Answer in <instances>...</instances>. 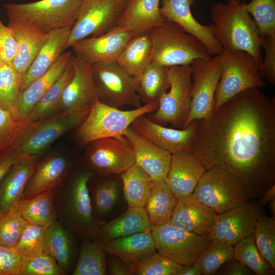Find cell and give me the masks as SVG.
<instances>
[{
    "label": "cell",
    "instance_id": "6da1fadb",
    "mask_svg": "<svg viewBox=\"0 0 275 275\" xmlns=\"http://www.w3.org/2000/svg\"><path fill=\"white\" fill-rule=\"evenodd\" d=\"M194 154L206 169L217 167L258 199L275 185V101L254 88L197 120Z\"/></svg>",
    "mask_w": 275,
    "mask_h": 275
},
{
    "label": "cell",
    "instance_id": "7a4b0ae2",
    "mask_svg": "<svg viewBox=\"0 0 275 275\" xmlns=\"http://www.w3.org/2000/svg\"><path fill=\"white\" fill-rule=\"evenodd\" d=\"M94 174L77 168L54 189L57 219L80 241L94 239L100 226L95 219L88 187Z\"/></svg>",
    "mask_w": 275,
    "mask_h": 275
},
{
    "label": "cell",
    "instance_id": "3957f363",
    "mask_svg": "<svg viewBox=\"0 0 275 275\" xmlns=\"http://www.w3.org/2000/svg\"><path fill=\"white\" fill-rule=\"evenodd\" d=\"M210 18L214 36L224 50L245 51L260 66L263 59L262 39L245 4L235 1L216 3L211 7Z\"/></svg>",
    "mask_w": 275,
    "mask_h": 275
},
{
    "label": "cell",
    "instance_id": "277c9868",
    "mask_svg": "<svg viewBox=\"0 0 275 275\" xmlns=\"http://www.w3.org/2000/svg\"><path fill=\"white\" fill-rule=\"evenodd\" d=\"M147 33L152 43L151 62L170 67L212 58L201 41L174 22L167 20Z\"/></svg>",
    "mask_w": 275,
    "mask_h": 275
},
{
    "label": "cell",
    "instance_id": "5b68a950",
    "mask_svg": "<svg viewBox=\"0 0 275 275\" xmlns=\"http://www.w3.org/2000/svg\"><path fill=\"white\" fill-rule=\"evenodd\" d=\"M90 108L61 112L43 119L28 122L20 133L13 150L22 159L41 157L61 136L78 127Z\"/></svg>",
    "mask_w": 275,
    "mask_h": 275
},
{
    "label": "cell",
    "instance_id": "8992f818",
    "mask_svg": "<svg viewBox=\"0 0 275 275\" xmlns=\"http://www.w3.org/2000/svg\"><path fill=\"white\" fill-rule=\"evenodd\" d=\"M158 106V102H154L123 111L96 99L84 121L76 128V141L81 146H85L97 139L123 136L135 119L155 111Z\"/></svg>",
    "mask_w": 275,
    "mask_h": 275
},
{
    "label": "cell",
    "instance_id": "52a82bcc",
    "mask_svg": "<svg viewBox=\"0 0 275 275\" xmlns=\"http://www.w3.org/2000/svg\"><path fill=\"white\" fill-rule=\"evenodd\" d=\"M82 0H39L27 3H7L4 6L8 23L31 24L47 34L72 26Z\"/></svg>",
    "mask_w": 275,
    "mask_h": 275
},
{
    "label": "cell",
    "instance_id": "ba28073f",
    "mask_svg": "<svg viewBox=\"0 0 275 275\" xmlns=\"http://www.w3.org/2000/svg\"><path fill=\"white\" fill-rule=\"evenodd\" d=\"M192 196L217 214L244 205L252 199L242 181L217 167L206 170Z\"/></svg>",
    "mask_w": 275,
    "mask_h": 275
},
{
    "label": "cell",
    "instance_id": "9c48e42d",
    "mask_svg": "<svg viewBox=\"0 0 275 275\" xmlns=\"http://www.w3.org/2000/svg\"><path fill=\"white\" fill-rule=\"evenodd\" d=\"M222 73L214 98L213 110L239 93L265 85L254 58L243 50H224Z\"/></svg>",
    "mask_w": 275,
    "mask_h": 275
},
{
    "label": "cell",
    "instance_id": "30bf717a",
    "mask_svg": "<svg viewBox=\"0 0 275 275\" xmlns=\"http://www.w3.org/2000/svg\"><path fill=\"white\" fill-rule=\"evenodd\" d=\"M170 90L158 102L157 109L149 113L152 122L166 126L170 124L178 129L184 128L190 110L191 102V66H175L168 67Z\"/></svg>",
    "mask_w": 275,
    "mask_h": 275
},
{
    "label": "cell",
    "instance_id": "8fae6325",
    "mask_svg": "<svg viewBox=\"0 0 275 275\" xmlns=\"http://www.w3.org/2000/svg\"><path fill=\"white\" fill-rule=\"evenodd\" d=\"M92 68L100 102L119 108L126 105L135 108L142 106L138 82L117 62L95 63Z\"/></svg>",
    "mask_w": 275,
    "mask_h": 275
},
{
    "label": "cell",
    "instance_id": "7c38bea8",
    "mask_svg": "<svg viewBox=\"0 0 275 275\" xmlns=\"http://www.w3.org/2000/svg\"><path fill=\"white\" fill-rule=\"evenodd\" d=\"M126 3L124 0H82L65 50L82 39L102 35L116 26Z\"/></svg>",
    "mask_w": 275,
    "mask_h": 275
},
{
    "label": "cell",
    "instance_id": "4fadbf2b",
    "mask_svg": "<svg viewBox=\"0 0 275 275\" xmlns=\"http://www.w3.org/2000/svg\"><path fill=\"white\" fill-rule=\"evenodd\" d=\"M85 146L84 166L94 176L120 175L134 164L132 147L124 136L97 139Z\"/></svg>",
    "mask_w": 275,
    "mask_h": 275
},
{
    "label": "cell",
    "instance_id": "5bb4252c",
    "mask_svg": "<svg viewBox=\"0 0 275 275\" xmlns=\"http://www.w3.org/2000/svg\"><path fill=\"white\" fill-rule=\"evenodd\" d=\"M151 232L156 252L182 266L194 263L212 241L210 234L190 233L169 223L153 226Z\"/></svg>",
    "mask_w": 275,
    "mask_h": 275
},
{
    "label": "cell",
    "instance_id": "9a60e30c",
    "mask_svg": "<svg viewBox=\"0 0 275 275\" xmlns=\"http://www.w3.org/2000/svg\"><path fill=\"white\" fill-rule=\"evenodd\" d=\"M191 66V102L184 128L191 122L209 116L213 111L214 98L222 73L221 55L209 60L198 59Z\"/></svg>",
    "mask_w": 275,
    "mask_h": 275
},
{
    "label": "cell",
    "instance_id": "2e32d148",
    "mask_svg": "<svg viewBox=\"0 0 275 275\" xmlns=\"http://www.w3.org/2000/svg\"><path fill=\"white\" fill-rule=\"evenodd\" d=\"M130 127L171 154L194 153L197 134V121L194 120L183 129L170 128L150 121L146 114L135 119Z\"/></svg>",
    "mask_w": 275,
    "mask_h": 275
},
{
    "label": "cell",
    "instance_id": "e0dca14e",
    "mask_svg": "<svg viewBox=\"0 0 275 275\" xmlns=\"http://www.w3.org/2000/svg\"><path fill=\"white\" fill-rule=\"evenodd\" d=\"M88 187L94 216L101 226L119 215L128 207L120 175L93 176Z\"/></svg>",
    "mask_w": 275,
    "mask_h": 275
},
{
    "label": "cell",
    "instance_id": "ac0fdd59",
    "mask_svg": "<svg viewBox=\"0 0 275 275\" xmlns=\"http://www.w3.org/2000/svg\"><path fill=\"white\" fill-rule=\"evenodd\" d=\"M262 211L261 206L254 201L218 214L210 235L212 239L234 246L253 234Z\"/></svg>",
    "mask_w": 275,
    "mask_h": 275
},
{
    "label": "cell",
    "instance_id": "d6986e66",
    "mask_svg": "<svg viewBox=\"0 0 275 275\" xmlns=\"http://www.w3.org/2000/svg\"><path fill=\"white\" fill-rule=\"evenodd\" d=\"M76 168L74 160L63 153H50L40 158L21 199H29L54 189Z\"/></svg>",
    "mask_w": 275,
    "mask_h": 275
},
{
    "label": "cell",
    "instance_id": "ffe728a7",
    "mask_svg": "<svg viewBox=\"0 0 275 275\" xmlns=\"http://www.w3.org/2000/svg\"><path fill=\"white\" fill-rule=\"evenodd\" d=\"M134 35L116 25L102 35L82 39L71 47L75 56L91 65L116 62L127 42Z\"/></svg>",
    "mask_w": 275,
    "mask_h": 275
},
{
    "label": "cell",
    "instance_id": "44dd1931",
    "mask_svg": "<svg viewBox=\"0 0 275 275\" xmlns=\"http://www.w3.org/2000/svg\"><path fill=\"white\" fill-rule=\"evenodd\" d=\"M196 0H162L160 12L167 20L179 25L198 38L211 55H221L224 49L214 36V25H203L194 17L190 7Z\"/></svg>",
    "mask_w": 275,
    "mask_h": 275
},
{
    "label": "cell",
    "instance_id": "7402d4cb",
    "mask_svg": "<svg viewBox=\"0 0 275 275\" xmlns=\"http://www.w3.org/2000/svg\"><path fill=\"white\" fill-rule=\"evenodd\" d=\"M70 62L74 75L63 91L59 112L91 107L98 99L92 65L72 54Z\"/></svg>",
    "mask_w": 275,
    "mask_h": 275
},
{
    "label": "cell",
    "instance_id": "603a6c76",
    "mask_svg": "<svg viewBox=\"0 0 275 275\" xmlns=\"http://www.w3.org/2000/svg\"><path fill=\"white\" fill-rule=\"evenodd\" d=\"M123 136L132 147L134 164L147 173L152 181H165L172 154L133 131L130 126Z\"/></svg>",
    "mask_w": 275,
    "mask_h": 275
},
{
    "label": "cell",
    "instance_id": "cb8c5ba5",
    "mask_svg": "<svg viewBox=\"0 0 275 275\" xmlns=\"http://www.w3.org/2000/svg\"><path fill=\"white\" fill-rule=\"evenodd\" d=\"M206 171L194 153L172 154L165 182L177 199L191 195Z\"/></svg>",
    "mask_w": 275,
    "mask_h": 275
},
{
    "label": "cell",
    "instance_id": "d4e9b609",
    "mask_svg": "<svg viewBox=\"0 0 275 275\" xmlns=\"http://www.w3.org/2000/svg\"><path fill=\"white\" fill-rule=\"evenodd\" d=\"M217 214L194 198H177L169 224L197 234H210Z\"/></svg>",
    "mask_w": 275,
    "mask_h": 275
},
{
    "label": "cell",
    "instance_id": "484cf974",
    "mask_svg": "<svg viewBox=\"0 0 275 275\" xmlns=\"http://www.w3.org/2000/svg\"><path fill=\"white\" fill-rule=\"evenodd\" d=\"M77 240L57 219L46 229L44 253L56 261L64 275L72 274L74 269L79 251Z\"/></svg>",
    "mask_w": 275,
    "mask_h": 275
},
{
    "label": "cell",
    "instance_id": "4316f807",
    "mask_svg": "<svg viewBox=\"0 0 275 275\" xmlns=\"http://www.w3.org/2000/svg\"><path fill=\"white\" fill-rule=\"evenodd\" d=\"M72 26L56 29L47 33L44 43L22 80L20 92L54 65L65 50Z\"/></svg>",
    "mask_w": 275,
    "mask_h": 275
},
{
    "label": "cell",
    "instance_id": "83f0119b",
    "mask_svg": "<svg viewBox=\"0 0 275 275\" xmlns=\"http://www.w3.org/2000/svg\"><path fill=\"white\" fill-rule=\"evenodd\" d=\"M153 226L145 208L130 207L101 225L94 239L104 245L115 239L151 230Z\"/></svg>",
    "mask_w": 275,
    "mask_h": 275
},
{
    "label": "cell",
    "instance_id": "f1b7e54d",
    "mask_svg": "<svg viewBox=\"0 0 275 275\" xmlns=\"http://www.w3.org/2000/svg\"><path fill=\"white\" fill-rule=\"evenodd\" d=\"M8 26L18 43V51L12 65L22 80L44 43L47 34L26 23H8Z\"/></svg>",
    "mask_w": 275,
    "mask_h": 275
},
{
    "label": "cell",
    "instance_id": "f546056e",
    "mask_svg": "<svg viewBox=\"0 0 275 275\" xmlns=\"http://www.w3.org/2000/svg\"><path fill=\"white\" fill-rule=\"evenodd\" d=\"M40 157H31L15 164L0 183V216L22 198L26 185Z\"/></svg>",
    "mask_w": 275,
    "mask_h": 275
},
{
    "label": "cell",
    "instance_id": "4dcf8cb0",
    "mask_svg": "<svg viewBox=\"0 0 275 275\" xmlns=\"http://www.w3.org/2000/svg\"><path fill=\"white\" fill-rule=\"evenodd\" d=\"M160 0H129L117 25L134 35L147 32L167 20L160 12Z\"/></svg>",
    "mask_w": 275,
    "mask_h": 275
},
{
    "label": "cell",
    "instance_id": "1f68e13d",
    "mask_svg": "<svg viewBox=\"0 0 275 275\" xmlns=\"http://www.w3.org/2000/svg\"><path fill=\"white\" fill-rule=\"evenodd\" d=\"M71 55V51L62 53L45 74L20 93L17 107V115L20 119L26 118L43 94L61 77L70 64Z\"/></svg>",
    "mask_w": 275,
    "mask_h": 275
},
{
    "label": "cell",
    "instance_id": "d6a6232c",
    "mask_svg": "<svg viewBox=\"0 0 275 275\" xmlns=\"http://www.w3.org/2000/svg\"><path fill=\"white\" fill-rule=\"evenodd\" d=\"M106 254L132 264L156 252L151 230L120 237L104 244Z\"/></svg>",
    "mask_w": 275,
    "mask_h": 275
},
{
    "label": "cell",
    "instance_id": "836d02e7",
    "mask_svg": "<svg viewBox=\"0 0 275 275\" xmlns=\"http://www.w3.org/2000/svg\"><path fill=\"white\" fill-rule=\"evenodd\" d=\"M151 57L152 43L145 32L130 38L116 62L139 83L144 69L151 62Z\"/></svg>",
    "mask_w": 275,
    "mask_h": 275
},
{
    "label": "cell",
    "instance_id": "e575fe53",
    "mask_svg": "<svg viewBox=\"0 0 275 275\" xmlns=\"http://www.w3.org/2000/svg\"><path fill=\"white\" fill-rule=\"evenodd\" d=\"M54 196V189L48 190L29 199H21L13 207L29 224L48 225L57 219Z\"/></svg>",
    "mask_w": 275,
    "mask_h": 275
},
{
    "label": "cell",
    "instance_id": "d590c367",
    "mask_svg": "<svg viewBox=\"0 0 275 275\" xmlns=\"http://www.w3.org/2000/svg\"><path fill=\"white\" fill-rule=\"evenodd\" d=\"M177 199L164 180L152 181L145 208L153 226L169 223Z\"/></svg>",
    "mask_w": 275,
    "mask_h": 275
},
{
    "label": "cell",
    "instance_id": "8d00e7d4",
    "mask_svg": "<svg viewBox=\"0 0 275 275\" xmlns=\"http://www.w3.org/2000/svg\"><path fill=\"white\" fill-rule=\"evenodd\" d=\"M128 208H145L150 197L152 180L135 164L120 175Z\"/></svg>",
    "mask_w": 275,
    "mask_h": 275
},
{
    "label": "cell",
    "instance_id": "74e56055",
    "mask_svg": "<svg viewBox=\"0 0 275 275\" xmlns=\"http://www.w3.org/2000/svg\"><path fill=\"white\" fill-rule=\"evenodd\" d=\"M170 86L168 67L151 62L138 83L139 94L144 104L158 102Z\"/></svg>",
    "mask_w": 275,
    "mask_h": 275
},
{
    "label": "cell",
    "instance_id": "f35d334b",
    "mask_svg": "<svg viewBox=\"0 0 275 275\" xmlns=\"http://www.w3.org/2000/svg\"><path fill=\"white\" fill-rule=\"evenodd\" d=\"M72 275H106V253L104 245L95 239L81 241Z\"/></svg>",
    "mask_w": 275,
    "mask_h": 275
},
{
    "label": "cell",
    "instance_id": "ab89813d",
    "mask_svg": "<svg viewBox=\"0 0 275 275\" xmlns=\"http://www.w3.org/2000/svg\"><path fill=\"white\" fill-rule=\"evenodd\" d=\"M74 69L70 64L61 77L43 94L26 117L29 122L50 117L59 112L63 91L74 75Z\"/></svg>",
    "mask_w": 275,
    "mask_h": 275
},
{
    "label": "cell",
    "instance_id": "60d3db41",
    "mask_svg": "<svg viewBox=\"0 0 275 275\" xmlns=\"http://www.w3.org/2000/svg\"><path fill=\"white\" fill-rule=\"evenodd\" d=\"M233 258L245 264L255 274L272 275L275 273V269L259 251L254 234L234 245Z\"/></svg>",
    "mask_w": 275,
    "mask_h": 275
},
{
    "label": "cell",
    "instance_id": "b9f144b4",
    "mask_svg": "<svg viewBox=\"0 0 275 275\" xmlns=\"http://www.w3.org/2000/svg\"><path fill=\"white\" fill-rule=\"evenodd\" d=\"M233 245L217 239H212L211 243L198 257L195 263L201 275L214 274L225 263L233 258Z\"/></svg>",
    "mask_w": 275,
    "mask_h": 275
},
{
    "label": "cell",
    "instance_id": "7bdbcfd3",
    "mask_svg": "<svg viewBox=\"0 0 275 275\" xmlns=\"http://www.w3.org/2000/svg\"><path fill=\"white\" fill-rule=\"evenodd\" d=\"M21 81L12 64L4 62L0 67V106L16 115Z\"/></svg>",
    "mask_w": 275,
    "mask_h": 275
},
{
    "label": "cell",
    "instance_id": "ee69618b",
    "mask_svg": "<svg viewBox=\"0 0 275 275\" xmlns=\"http://www.w3.org/2000/svg\"><path fill=\"white\" fill-rule=\"evenodd\" d=\"M253 234L259 251L275 269V216L268 217L262 211Z\"/></svg>",
    "mask_w": 275,
    "mask_h": 275
},
{
    "label": "cell",
    "instance_id": "f6af8a7d",
    "mask_svg": "<svg viewBox=\"0 0 275 275\" xmlns=\"http://www.w3.org/2000/svg\"><path fill=\"white\" fill-rule=\"evenodd\" d=\"M47 226L29 224L24 229L13 248L23 260L44 252V235Z\"/></svg>",
    "mask_w": 275,
    "mask_h": 275
},
{
    "label": "cell",
    "instance_id": "bcb514c9",
    "mask_svg": "<svg viewBox=\"0 0 275 275\" xmlns=\"http://www.w3.org/2000/svg\"><path fill=\"white\" fill-rule=\"evenodd\" d=\"M246 7L253 16L261 39L275 34V0H252Z\"/></svg>",
    "mask_w": 275,
    "mask_h": 275
},
{
    "label": "cell",
    "instance_id": "7dc6e473",
    "mask_svg": "<svg viewBox=\"0 0 275 275\" xmlns=\"http://www.w3.org/2000/svg\"><path fill=\"white\" fill-rule=\"evenodd\" d=\"M29 122L16 114L0 106V153L13 148L21 130Z\"/></svg>",
    "mask_w": 275,
    "mask_h": 275
},
{
    "label": "cell",
    "instance_id": "c3c4849f",
    "mask_svg": "<svg viewBox=\"0 0 275 275\" xmlns=\"http://www.w3.org/2000/svg\"><path fill=\"white\" fill-rule=\"evenodd\" d=\"M136 275H177L182 265L156 252L153 255L131 264Z\"/></svg>",
    "mask_w": 275,
    "mask_h": 275
},
{
    "label": "cell",
    "instance_id": "681fc988",
    "mask_svg": "<svg viewBox=\"0 0 275 275\" xmlns=\"http://www.w3.org/2000/svg\"><path fill=\"white\" fill-rule=\"evenodd\" d=\"M29 223L13 207L0 216V245L13 248Z\"/></svg>",
    "mask_w": 275,
    "mask_h": 275
},
{
    "label": "cell",
    "instance_id": "f907efd6",
    "mask_svg": "<svg viewBox=\"0 0 275 275\" xmlns=\"http://www.w3.org/2000/svg\"><path fill=\"white\" fill-rule=\"evenodd\" d=\"M20 275H64L56 261L43 253L22 260Z\"/></svg>",
    "mask_w": 275,
    "mask_h": 275
},
{
    "label": "cell",
    "instance_id": "816d5d0a",
    "mask_svg": "<svg viewBox=\"0 0 275 275\" xmlns=\"http://www.w3.org/2000/svg\"><path fill=\"white\" fill-rule=\"evenodd\" d=\"M261 47L265 51V58L259 66L261 77L272 85H275V34L268 35L262 39Z\"/></svg>",
    "mask_w": 275,
    "mask_h": 275
},
{
    "label": "cell",
    "instance_id": "f5cc1de1",
    "mask_svg": "<svg viewBox=\"0 0 275 275\" xmlns=\"http://www.w3.org/2000/svg\"><path fill=\"white\" fill-rule=\"evenodd\" d=\"M18 51V43L11 29L0 22V57L12 64Z\"/></svg>",
    "mask_w": 275,
    "mask_h": 275
},
{
    "label": "cell",
    "instance_id": "db71d44e",
    "mask_svg": "<svg viewBox=\"0 0 275 275\" xmlns=\"http://www.w3.org/2000/svg\"><path fill=\"white\" fill-rule=\"evenodd\" d=\"M22 260L13 248L0 245V275H20Z\"/></svg>",
    "mask_w": 275,
    "mask_h": 275
},
{
    "label": "cell",
    "instance_id": "11a10c76",
    "mask_svg": "<svg viewBox=\"0 0 275 275\" xmlns=\"http://www.w3.org/2000/svg\"><path fill=\"white\" fill-rule=\"evenodd\" d=\"M107 274L109 275H134L131 264L120 258L106 254Z\"/></svg>",
    "mask_w": 275,
    "mask_h": 275
},
{
    "label": "cell",
    "instance_id": "9f6ffc18",
    "mask_svg": "<svg viewBox=\"0 0 275 275\" xmlns=\"http://www.w3.org/2000/svg\"><path fill=\"white\" fill-rule=\"evenodd\" d=\"M220 275H252L254 272L242 262L233 258L223 264L216 271Z\"/></svg>",
    "mask_w": 275,
    "mask_h": 275
},
{
    "label": "cell",
    "instance_id": "6f0895ef",
    "mask_svg": "<svg viewBox=\"0 0 275 275\" xmlns=\"http://www.w3.org/2000/svg\"><path fill=\"white\" fill-rule=\"evenodd\" d=\"M23 159L13 148L0 153V183L11 167Z\"/></svg>",
    "mask_w": 275,
    "mask_h": 275
},
{
    "label": "cell",
    "instance_id": "680465c9",
    "mask_svg": "<svg viewBox=\"0 0 275 275\" xmlns=\"http://www.w3.org/2000/svg\"><path fill=\"white\" fill-rule=\"evenodd\" d=\"M177 275H201V273L194 262L191 264L182 265Z\"/></svg>",
    "mask_w": 275,
    "mask_h": 275
},
{
    "label": "cell",
    "instance_id": "91938a15",
    "mask_svg": "<svg viewBox=\"0 0 275 275\" xmlns=\"http://www.w3.org/2000/svg\"><path fill=\"white\" fill-rule=\"evenodd\" d=\"M274 198H275V185L269 188L259 198L257 202L261 206H263L268 204Z\"/></svg>",
    "mask_w": 275,
    "mask_h": 275
},
{
    "label": "cell",
    "instance_id": "94428289",
    "mask_svg": "<svg viewBox=\"0 0 275 275\" xmlns=\"http://www.w3.org/2000/svg\"><path fill=\"white\" fill-rule=\"evenodd\" d=\"M268 205H269L270 210L271 211V212L272 214V216H274L275 215V198H273L269 202Z\"/></svg>",
    "mask_w": 275,
    "mask_h": 275
},
{
    "label": "cell",
    "instance_id": "6125c7cd",
    "mask_svg": "<svg viewBox=\"0 0 275 275\" xmlns=\"http://www.w3.org/2000/svg\"><path fill=\"white\" fill-rule=\"evenodd\" d=\"M225 1H227V2H232V1H235V2L243 3V2H245V1H246V0H225Z\"/></svg>",
    "mask_w": 275,
    "mask_h": 275
},
{
    "label": "cell",
    "instance_id": "be15d7a7",
    "mask_svg": "<svg viewBox=\"0 0 275 275\" xmlns=\"http://www.w3.org/2000/svg\"><path fill=\"white\" fill-rule=\"evenodd\" d=\"M3 63H4L3 61L2 60V59H1V58L0 57V67L3 64Z\"/></svg>",
    "mask_w": 275,
    "mask_h": 275
},
{
    "label": "cell",
    "instance_id": "e7e4bbea",
    "mask_svg": "<svg viewBox=\"0 0 275 275\" xmlns=\"http://www.w3.org/2000/svg\"><path fill=\"white\" fill-rule=\"evenodd\" d=\"M125 2H127L129 0H124Z\"/></svg>",
    "mask_w": 275,
    "mask_h": 275
},
{
    "label": "cell",
    "instance_id": "03108f58",
    "mask_svg": "<svg viewBox=\"0 0 275 275\" xmlns=\"http://www.w3.org/2000/svg\"><path fill=\"white\" fill-rule=\"evenodd\" d=\"M0 22H2L1 20H0Z\"/></svg>",
    "mask_w": 275,
    "mask_h": 275
}]
</instances>
